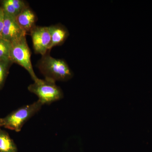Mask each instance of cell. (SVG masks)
Instances as JSON below:
<instances>
[{
	"instance_id": "obj_1",
	"label": "cell",
	"mask_w": 152,
	"mask_h": 152,
	"mask_svg": "<svg viewBox=\"0 0 152 152\" xmlns=\"http://www.w3.org/2000/svg\"><path fill=\"white\" fill-rule=\"evenodd\" d=\"M48 52L42 56L37 64L38 69L45 79L56 82L67 81L74 76L66 62L62 59L53 58Z\"/></svg>"
},
{
	"instance_id": "obj_2",
	"label": "cell",
	"mask_w": 152,
	"mask_h": 152,
	"mask_svg": "<svg viewBox=\"0 0 152 152\" xmlns=\"http://www.w3.org/2000/svg\"><path fill=\"white\" fill-rule=\"evenodd\" d=\"M42 106L38 100L31 104L19 108L2 118L3 126L16 132H20L26 123L38 113Z\"/></svg>"
},
{
	"instance_id": "obj_3",
	"label": "cell",
	"mask_w": 152,
	"mask_h": 152,
	"mask_svg": "<svg viewBox=\"0 0 152 152\" xmlns=\"http://www.w3.org/2000/svg\"><path fill=\"white\" fill-rule=\"evenodd\" d=\"M28 90L31 93L37 96L38 101L44 104H50L64 98V93L56 82L45 79H39L28 87Z\"/></svg>"
},
{
	"instance_id": "obj_4",
	"label": "cell",
	"mask_w": 152,
	"mask_h": 152,
	"mask_svg": "<svg viewBox=\"0 0 152 152\" xmlns=\"http://www.w3.org/2000/svg\"><path fill=\"white\" fill-rule=\"evenodd\" d=\"M10 59L12 63L18 64L27 71L34 82H37L38 78L35 73L31 61V52L26 36L12 43Z\"/></svg>"
},
{
	"instance_id": "obj_5",
	"label": "cell",
	"mask_w": 152,
	"mask_h": 152,
	"mask_svg": "<svg viewBox=\"0 0 152 152\" xmlns=\"http://www.w3.org/2000/svg\"><path fill=\"white\" fill-rule=\"evenodd\" d=\"M36 54L42 56L50 52L51 36L48 27L36 26L30 32Z\"/></svg>"
},
{
	"instance_id": "obj_6",
	"label": "cell",
	"mask_w": 152,
	"mask_h": 152,
	"mask_svg": "<svg viewBox=\"0 0 152 152\" xmlns=\"http://www.w3.org/2000/svg\"><path fill=\"white\" fill-rule=\"evenodd\" d=\"M26 35V33L17 23L16 18L4 13L1 38L12 43Z\"/></svg>"
},
{
	"instance_id": "obj_7",
	"label": "cell",
	"mask_w": 152,
	"mask_h": 152,
	"mask_svg": "<svg viewBox=\"0 0 152 152\" xmlns=\"http://www.w3.org/2000/svg\"><path fill=\"white\" fill-rule=\"evenodd\" d=\"M16 20L19 26L27 34L36 26L37 18L34 12L28 6L20 13Z\"/></svg>"
},
{
	"instance_id": "obj_8",
	"label": "cell",
	"mask_w": 152,
	"mask_h": 152,
	"mask_svg": "<svg viewBox=\"0 0 152 152\" xmlns=\"http://www.w3.org/2000/svg\"><path fill=\"white\" fill-rule=\"evenodd\" d=\"M48 28L51 36L50 51L54 47L62 45L69 35V33L68 29L61 24L52 25Z\"/></svg>"
},
{
	"instance_id": "obj_9",
	"label": "cell",
	"mask_w": 152,
	"mask_h": 152,
	"mask_svg": "<svg viewBox=\"0 0 152 152\" xmlns=\"http://www.w3.org/2000/svg\"><path fill=\"white\" fill-rule=\"evenodd\" d=\"M18 148L8 133L0 129V152H17Z\"/></svg>"
},
{
	"instance_id": "obj_10",
	"label": "cell",
	"mask_w": 152,
	"mask_h": 152,
	"mask_svg": "<svg viewBox=\"0 0 152 152\" xmlns=\"http://www.w3.org/2000/svg\"><path fill=\"white\" fill-rule=\"evenodd\" d=\"M11 47L12 43L0 38V60L12 62L10 59Z\"/></svg>"
},
{
	"instance_id": "obj_11",
	"label": "cell",
	"mask_w": 152,
	"mask_h": 152,
	"mask_svg": "<svg viewBox=\"0 0 152 152\" xmlns=\"http://www.w3.org/2000/svg\"><path fill=\"white\" fill-rule=\"evenodd\" d=\"M12 63L11 61L0 60V90L4 87L9 73L10 66Z\"/></svg>"
},
{
	"instance_id": "obj_12",
	"label": "cell",
	"mask_w": 152,
	"mask_h": 152,
	"mask_svg": "<svg viewBox=\"0 0 152 152\" xmlns=\"http://www.w3.org/2000/svg\"><path fill=\"white\" fill-rule=\"evenodd\" d=\"M0 3L5 13L15 18L19 15V13L14 7L11 0H2L0 1Z\"/></svg>"
},
{
	"instance_id": "obj_13",
	"label": "cell",
	"mask_w": 152,
	"mask_h": 152,
	"mask_svg": "<svg viewBox=\"0 0 152 152\" xmlns=\"http://www.w3.org/2000/svg\"><path fill=\"white\" fill-rule=\"evenodd\" d=\"M4 13L2 8L0 7V38H1L2 33L4 26Z\"/></svg>"
},
{
	"instance_id": "obj_14",
	"label": "cell",
	"mask_w": 152,
	"mask_h": 152,
	"mask_svg": "<svg viewBox=\"0 0 152 152\" xmlns=\"http://www.w3.org/2000/svg\"><path fill=\"white\" fill-rule=\"evenodd\" d=\"M2 126H3L2 118H0V129H1V127Z\"/></svg>"
}]
</instances>
